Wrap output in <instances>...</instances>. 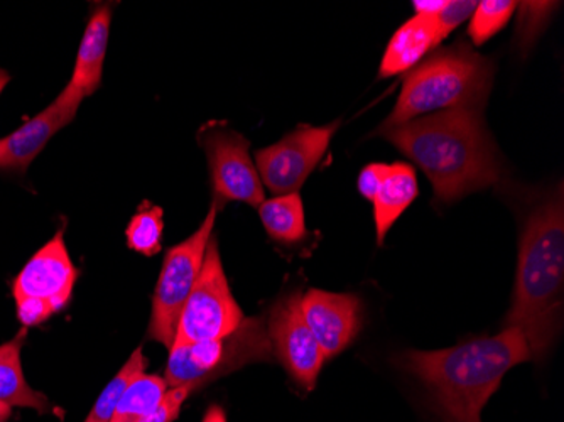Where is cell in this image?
<instances>
[{
	"label": "cell",
	"instance_id": "6da1fadb",
	"mask_svg": "<svg viewBox=\"0 0 564 422\" xmlns=\"http://www.w3.org/2000/svg\"><path fill=\"white\" fill-rule=\"evenodd\" d=\"M379 134L426 174L436 202L452 203L502 183L499 152L478 109L445 110L380 127Z\"/></svg>",
	"mask_w": 564,
	"mask_h": 422
},
{
	"label": "cell",
	"instance_id": "7a4b0ae2",
	"mask_svg": "<svg viewBox=\"0 0 564 422\" xmlns=\"http://www.w3.org/2000/svg\"><path fill=\"white\" fill-rule=\"evenodd\" d=\"M518 328L470 339L445 350H409L395 365L416 377L442 422H481V411L516 365L531 360Z\"/></svg>",
	"mask_w": 564,
	"mask_h": 422
},
{
	"label": "cell",
	"instance_id": "3957f363",
	"mask_svg": "<svg viewBox=\"0 0 564 422\" xmlns=\"http://www.w3.org/2000/svg\"><path fill=\"white\" fill-rule=\"evenodd\" d=\"M564 209L563 192L529 215L519 246L512 306L506 328H518L532 358H543L563 323Z\"/></svg>",
	"mask_w": 564,
	"mask_h": 422
},
{
	"label": "cell",
	"instance_id": "277c9868",
	"mask_svg": "<svg viewBox=\"0 0 564 422\" xmlns=\"http://www.w3.org/2000/svg\"><path fill=\"white\" fill-rule=\"evenodd\" d=\"M494 69L467 44L434 53L414 66L402 84L394 110L382 127H395L426 113L478 109L489 97Z\"/></svg>",
	"mask_w": 564,
	"mask_h": 422
},
{
	"label": "cell",
	"instance_id": "5b68a950",
	"mask_svg": "<svg viewBox=\"0 0 564 422\" xmlns=\"http://www.w3.org/2000/svg\"><path fill=\"white\" fill-rule=\"evenodd\" d=\"M272 357L274 350L264 320L246 318L236 332L224 338L199 343L174 342L164 380L167 387L195 390L246 365L269 361Z\"/></svg>",
	"mask_w": 564,
	"mask_h": 422
},
{
	"label": "cell",
	"instance_id": "8992f818",
	"mask_svg": "<svg viewBox=\"0 0 564 422\" xmlns=\"http://www.w3.org/2000/svg\"><path fill=\"white\" fill-rule=\"evenodd\" d=\"M215 221H217V203L212 205L207 218L199 225L198 230L185 242L171 247L164 257L160 281L152 297L148 333L149 338L163 343L170 350L176 339L177 323L182 318L183 307L198 281Z\"/></svg>",
	"mask_w": 564,
	"mask_h": 422
},
{
	"label": "cell",
	"instance_id": "52a82bcc",
	"mask_svg": "<svg viewBox=\"0 0 564 422\" xmlns=\"http://www.w3.org/2000/svg\"><path fill=\"white\" fill-rule=\"evenodd\" d=\"M78 271L73 266L63 231L37 250L12 285L19 322L24 328L41 325L62 311L72 297Z\"/></svg>",
	"mask_w": 564,
	"mask_h": 422
},
{
	"label": "cell",
	"instance_id": "ba28073f",
	"mask_svg": "<svg viewBox=\"0 0 564 422\" xmlns=\"http://www.w3.org/2000/svg\"><path fill=\"white\" fill-rule=\"evenodd\" d=\"M243 320L246 316L228 285L217 242L210 240L198 281L183 307L174 342L199 343L224 338L236 332Z\"/></svg>",
	"mask_w": 564,
	"mask_h": 422
},
{
	"label": "cell",
	"instance_id": "9c48e42d",
	"mask_svg": "<svg viewBox=\"0 0 564 422\" xmlns=\"http://www.w3.org/2000/svg\"><path fill=\"white\" fill-rule=\"evenodd\" d=\"M337 129L338 122L323 127L300 126L281 141L258 151L256 161L262 183L278 196L300 192L325 155Z\"/></svg>",
	"mask_w": 564,
	"mask_h": 422
},
{
	"label": "cell",
	"instance_id": "30bf717a",
	"mask_svg": "<svg viewBox=\"0 0 564 422\" xmlns=\"http://www.w3.org/2000/svg\"><path fill=\"white\" fill-rule=\"evenodd\" d=\"M300 291L281 297L269 313L268 333L272 350L290 376L304 389H315L325 355L301 311Z\"/></svg>",
	"mask_w": 564,
	"mask_h": 422
},
{
	"label": "cell",
	"instance_id": "8fae6325",
	"mask_svg": "<svg viewBox=\"0 0 564 422\" xmlns=\"http://www.w3.org/2000/svg\"><path fill=\"white\" fill-rule=\"evenodd\" d=\"M202 145L207 152L212 184L217 198L243 202L259 208L264 188L249 154V141L234 130L214 127L205 130Z\"/></svg>",
	"mask_w": 564,
	"mask_h": 422
},
{
	"label": "cell",
	"instance_id": "7c38bea8",
	"mask_svg": "<svg viewBox=\"0 0 564 422\" xmlns=\"http://www.w3.org/2000/svg\"><path fill=\"white\" fill-rule=\"evenodd\" d=\"M301 311L326 360L341 354L362 328V304L354 294L310 289L301 297Z\"/></svg>",
	"mask_w": 564,
	"mask_h": 422
},
{
	"label": "cell",
	"instance_id": "4fadbf2b",
	"mask_svg": "<svg viewBox=\"0 0 564 422\" xmlns=\"http://www.w3.org/2000/svg\"><path fill=\"white\" fill-rule=\"evenodd\" d=\"M80 105V98L63 90L46 109L41 110L8 138L0 139V170L24 173L46 148L51 138L75 119Z\"/></svg>",
	"mask_w": 564,
	"mask_h": 422
},
{
	"label": "cell",
	"instance_id": "5bb4252c",
	"mask_svg": "<svg viewBox=\"0 0 564 422\" xmlns=\"http://www.w3.org/2000/svg\"><path fill=\"white\" fill-rule=\"evenodd\" d=\"M110 22H112V9L107 4L100 6L91 12L90 21L85 28L72 80L65 87L66 91L80 98L82 101L94 95L100 87L107 44H109Z\"/></svg>",
	"mask_w": 564,
	"mask_h": 422
},
{
	"label": "cell",
	"instance_id": "9a60e30c",
	"mask_svg": "<svg viewBox=\"0 0 564 422\" xmlns=\"http://www.w3.org/2000/svg\"><path fill=\"white\" fill-rule=\"evenodd\" d=\"M420 195L416 170L411 164H383L379 188L373 196L377 244L382 246L392 225Z\"/></svg>",
	"mask_w": 564,
	"mask_h": 422
},
{
	"label": "cell",
	"instance_id": "2e32d148",
	"mask_svg": "<svg viewBox=\"0 0 564 422\" xmlns=\"http://www.w3.org/2000/svg\"><path fill=\"white\" fill-rule=\"evenodd\" d=\"M442 41L443 37L440 36L433 18L414 15L401 25L398 33L389 41L388 50L380 63V76L388 78V76L413 69Z\"/></svg>",
	"mask_w": 564,
	"mask_h": 422
},
{
	"label": "cell",
	"instance_id": "e0dca14e",
	"mask_svg": "<svg viewBox=\"0 0 564 422\" xmlns=\"http://www.w3.org/2000/svg\"><path fill=\"white\" fill-rule=\"evenodd\" d=\"M28 328L21 329L15 338L0 347V402L11 408H31L37 412L47 411V399L25 382L22 374L21 348Z\"/></svg>",
	"mask_w": 564,
	"mask_h": 422
},
{
	"label": "cell",
	"instance_id": "ac0fdd59",
	"mask_svg": "<svg viewBox=\"0 0 564 422\" xmlns=\"http://www.w3.org/2000/svg\"><path fill=\"white\" fill-rule=\"evenodd\" d=\"M262 225L271 239L282 244H296L306 239L303 202L300 195L275 196L259 205Z\"/></svg>",
	"mask_w": 564,
	"mask_h": 422
},
{
	"label": "cell",
	"instance_id": "d6986e66",
	"mask_svg": "<svg viewBox=\"0 0 564 422\" xmlns=\"http://www.w3.org/2000/svg\"><path fill=\"white\" fill-rule=\"evenodd\" d=\"M166 392L167 382L164 377L141 374L129 383L122 398L117 402L112 422L141 421L160 405Z\"/></svg>",
	"mask_w": 564,
	"mask_h": 422
},
{
	"label": "cell",
	"instance_id": "ffe728a7",
	"mask_svg": "<svg viewBox=\"0 0 564 422\" xmlns=\"http://www.w3.org/2000/svg\"><path fill=\"white\" fill-rule=\"evenodd\" d=\"M163 208L148 202L142 203L126 230L129 249L148 257L156 256L163 240Z\"/></svg>",
	"mask_w": 564,
	"mask_h": 422
},
{
	"label": "cell",
	"instance_id": "44dd1931",
	"mask_svg": "<svg viewBox=\"0 0 564 422\" xmlns=\"http://www.w3.org/2000/svg\"><path fill=\"white\" fill-rule=\"evenodd\" d=\"M148 368V360H145L142 348H138L127 364L120 368L119 374L110 380L109 386L100 393L97 404L91 409L85 422H112L113 412H116L117 402L122 398L127 387L135 377L141 376Z\"/></svg>",
	"mask_w": 564,
	"mask_h": 422
},
{
	"label": "cell",
	"instance_id": "7402d4cb",
	"mask_svg": "<svg viewBox=\"0 0 564 422\" xmlns=\"http://www.w3.org/2000/svg\"><path fill=\"white\" fill-rule=\"evenodd\" d=\"M518 6V2H512V0L478 2L474 15H471L470 28H468V34H470L475 46H481L485 41L496 36L512 18Z\"/></svg>",
	"mask_w": 564,
	"mask_h": 422
},
{
	"label": "cell",
	"instance_id": "603a6c76",
	"mask_svg": "<svg viewBox=\"0 0 564 422\" xmlns=\"http://www.w3.org/2000/svg\"><path fill=\"white\" fill-rule=\"evenodd\" d=\"M554 2H524L521 4V19H519V37L522 46L531 43L543 31L544 22L551 12L556 9Z\"/></svg>",
	"mask_w": 564,
	"mask_h": 422
},
{
	"label": "cell",
	"instance_id": "cb8c5ba5",
	"mask_svg": "<svg viewBox=\"0 0 564 422\" xmlns=\"http://www.w3.org/2000/svg\"><path fill=\"white\" fill-rule=\"evenodd\" d=\"M477 6L478 2H475V0H452V2H446L445 8L440 11V14L433 18L440 36L445 40L459 24H464L467 19L474 15Z\"/></svg>",
	"mask_w": 564,
	"mask_h": 422
},
{
	"label": "cell",
	"instance_id": "d4e9b609",
	"mask_svg": "<svg viewBox=\"0 0 564 422\" xmlns=\"http://www.w3.org/2000/svg\"><path fill=\"white\" fill-rule=\"evenodd\" d=\"M192 392L193 390L189 387H171L164 393L160 405L139 422H173L182 412L183 404Z\"/></svg>",
	"mask_w": 564,
	"mask_h": 422
},
{
	"label": "cell",
	"instance_id": "484cf974",
	"mask_svg": "<svg viewBox=\"0 0 564 422\" xmlns=\"http://www.w3.org/2000/svg\"><path fill=\"white\" fill-rule=\"evenodd\" d=\"M382 167V163L369 164L358 174V192L369 202H373V196H376L377 188H379Z\"/></svg>",
	"mask_w": 564,
	"mask_h": 422
},
{
	"label": "cell",
	"instance_id": "4316f807",
	"mask_svg": "<svg viewBox=\"0 0 564 422\" xmlns=\"http://www.w3.org/2000/svg\"><path fill=\"white\" fill-rule=\"evenodd\" d=\"M414 9H416L417 15H426V18H436L445 8V0H416L413 2Z\"/></svg>",
	"mask_w": 564,
	"mask_h": 422
},
{
	"label": "cell",
	"instance_id": "83f0119b",
	"mask_svg": "<svg viewBox=\"0 0 564 422\" xmlns=\"http://www.w3.org/2000/svg\"><path fill=\"white\" fill-rule=\"evenodd\" d=\"M203 422H227V415L220 405H212L203 418Z\"/></svg>",
	"mask_w": 564,
	"mask_h": 422
},
{
	"label": "cell",
	"instance_id": "f1b7e54d",
	"mask_svg": "<svg viewBox=\"0 0 564 422\" xmlns=\"http://www.w3.org/2000/svg\"><path fill=\"white\" fill-rule=\"evenodd\" d=\"M11 405L4 404V402H0V422H8V419L11 418Z\"/></svg>",
	"mask_w": 564,
	"mask_h": 422
},
{
	"label": "cell",
	"instance_id": "f546056e",
	"mask_svg": "<svg viewBox=\"0 0 564 422\" xmlns=\"http://www.w3.org/2000/svg\"><path fill=\"white\" fill-rule=\"evenodd\" d=\"M9 82H11V75H9L6 69H0V95H2L4 88L8 87Z\"/></svg>",
	"mask_w": 564,
	"mask_h": 422
}]
</instances>
